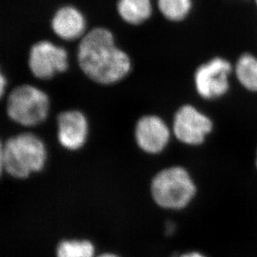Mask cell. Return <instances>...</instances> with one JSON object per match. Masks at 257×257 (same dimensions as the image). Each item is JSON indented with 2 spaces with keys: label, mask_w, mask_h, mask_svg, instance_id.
<instances>
[{
  "label": "cell",
  "mask_w": 257,
  "mask_h": 257,
  "mask_svg": "<svg viewBox=\"0 0 257 257\" xmlns=\"http://www.w3.org/2000/svg\"><path fill=\"white\" fill-rule=\"evenodd\" d=\"M56 257H95V246L87 240H64L57 246Z\"/></svg>",
  "instance_id": "5bb4252c"
},
{
  "label": "cell",
  "mask_w": 257,
  "mask_h": 257,
  "mask_svg": "<svg viewBox=\"0 0 257 257\" xmlns=\"http://www.w3.org/2000/svg\"><path fill=\"white\" fill-rule=\"evenodd\" d=\"M234 71L240 85L250 92H257V57L249 53L240 55Z\"/></svg>",
  "instance_id": "7c38bea8"
},
{
  "label": "cell",
  "mask_w": 257,
  "mask_h": 257,
  "mask_svg": "<svg viewBox=\"0 0 257 257\" xmlns=\"http://www.w3.org/2000/svg\"><path fill=\"white\" fill-rule=\"evenodd\" d=\"M134 137L137 145L143 152L155 155L162 153L168 147L171 131L160 116L145 115L137 121Z\"/></svg>",
  "instance_id": "ba28073f"
},
{
  "label": "cell",
  "mask_w": 257,
  "mask_h": 257,
  "mask_svg": "<svg viewBox=\"0 0 257 257\" xmlns=\"http://www.w3.org/2000/svg\"><path fill=\"white\" fill-rule=\"evenodd\" d=\"M212 128L211 118L192 105H183L175 113L172 131L175 138L183 144L201 145Z\"/></svg>",
  "instance_id": "8992f818"
},
{
  "label": "cell",
  "mask_w": 257,
  "mask_h": 257,
  "mask_svg": "<svg viewBox=\"0 0 257 257\" xmlns=\"http://www.w3.org/2000/svg\"><path fill=\"white\" fill-rule=\"evenodd\" d=\"M97 257H121L118 255H116L114 253L106 252L102 253L101 255H97Z\"/></svg>",
  "instance_id": "2e32d148"
},
{
  "label": "cell",
  "mask_w": 257,
  "mask_h": 257,
  "mask_svg": "<svg viewBox=\"0 0 257 257\" xmlns=\"http://www.w3.org/2000/svg\"><path fill=\"white\" fill-rule=\"evenodd\" d=\"M158 7L166 20L181 22L191 12L192 0H158Z\"/></svg>",
  "instance_id": "4fadbf2b"
},
{
  "label": "cell",
  "mask_w": 257,
  "mask_h": 257,
  "mask_svg": "<svg viewBox=\"0 0 257 257\" xmlns=\"http://www.w3.org/2000/svg\"><path fill=\"white\" fill-rule=\"evenodd\" d=\"M58 143L68 151H78L85 145L88 135V122L85 115L78 110H67L58 114Z\"/></svg>",
  "instance_id": "9c48e42d"
},
{
  "label": "cell",
  "mask_w": 257,
  "mask_h": 257,
  "mask_svg": "<svg viewBox=\"0 0 257 257\" xmlns=\"http://www.w3.org/2000/svg\"><path fill=\"white\" fill-rule=\"evenodd\" d=\"M7 84V80L5 78V75L1 73V77H0V92H1V97L5 94V86Z\"/></svg>",
  "instance_id": "9a60e30c"
},
{
  "label": "cell",
  "mask_w": 257,
  "mask_h": 257,
  "mask_svg": "<svg viewBox=\"0 0 257 257\" xmlns=\"http://www.w3.org/2000/svg\"><path fill=\"white\" fill-rule=\"evenodd\" d=\"M116 10L124 22L139 25L149 20L153 13V5L151 0H118Z\"/></svg>",
  "instance_id": "8fae6325"
},
{
  "label": "cell",
  "mask_w": 257,
  "mask_h": 257,
  "mask_svg": "<svg viewBox=\"0 0 257 257\" xmlns=\"http://www.w3.org/2000/svg\"><path fill=\"white\" fill-rule=\"evenodd\" d=\"M28 63L34 77L48 80L68 69V53L52 42L41 40L31 47Z\"/></svg>",
  "instance_id": "52a82bcc"
},
{
  "label": "cell",
  "mask_w": 257,
  "mask_h": 257,
  "mask_svg": "<svg viewBox=\"0 0 257 257\" xmlns=\"http://www.w3.org/2000/svg\"><path fill=\"white\" fill-rule=\"evenodd\" d=\"M255 5H256V6H257V0H255Z\"/></svg>",
  "instance_id": "ac0fdd59"
},
{
  "label": "cell",
  "mask_w": 257,
  "mask_h": 257,
  "mask_svg": "<svg viewBox=\"0 0 257 257\" xmlns=\"http://www.w3.org/2000/svg\"><path fill=\"white\" fill-rule=\"evenodd\" d=\"M49 96L35 86H18L8 96V116L22 126H35L43 123L49 115Z\"/></svg>",
  "instance_id": "277c9868"
},
{
  "label": "cell",
  "mask_w": 257,
  "mask_h": 257,
  "mask_svg": "<svg viewBox=\"0 0 257 257\" xmlns=\"http://www.w3.org/2000/svg\"><path fill=\"white\" fill-rule=\"evenodd\" d=\"M47 155L40 138L31 133L18 134L1 144V170L16 179H25L44 169Z\"/></svg>",
  "instance_id": "7a4b0ae2"
},
{
  "label": "cell",
  "mask_w": 257,
  "mask_h": 257,
  "mask_svg": "<svg viewBox=\"0 0 257 257\" xmlns=\"http://www.w3.org/2000/svg\"><path fill=\"white\" fill-rule=\"evenodd\" d=\"M51 27L58 38L67 41L75 40L83 36L85 32V17L77 8L65 5L54 14Z\"/></svg>",
  "instance_id": "30bf717a"
},
{
  "label": "cell",
  "mask_w": 257,
  "mask_h": 257,
  "mask_svg": "<svg viewBox=\"0 0 257 257\" xmlns=\"http://www.w3.org/2000/svg\"><path fill=\"white\" fill-rule=\"evenodd\" d=\"M231 72L232 66L230 62L221 57H215L202 63L194 73L197 93L206 100L222 97L230 88L229 77Z\"/></svg>",
  "instance_id": "5b68a950"
},
{
  "label": "cell",
  "mask_w": 257,
  "mask_h": 257,
  "mask_svg": "<svg viewBox=\"0 0 257 257\" xmlns=\"http://www.w3.org/2000/svg\"><path fill=\"white\" fill-rule=\"evenodd\" d=\"M255 165H256V168H257V152H256V160H255Z\"/></svg>",
  "instance_id": "e0dca14e"
},
{
  "label": "cell",
  "mask_w": 257,
  "mask_h": 257,
  "mask_svg": "<svg viewBox=\"0 0 257 257\" xmlns=\"http://www.w3.org/2000/svg\"><path fill=\"white\" fill-rule=\"evenodd\" d=\"M77 57L81 70L99 84L117 83L131 71V58L116 46L113 34L106 28H95L83 35Z\"/></svg>",
  "instance_id": "6da1fadb"
},
{
  "label": "cell",
  "mask_w": 257,
  "mask_h": 257,
  "mask_svg": "<svg viewBox=\"0 0 257 257\" xmlns=\"http://www.w3.org/2000/svg\"><path fill=\"white\" fill-rule=\"evenodd\" d=\"M151 195L158 206L166 210L187 207L197 193L189 172L182 167H170L160 171L151 182Z\"/></svg>",
  "instance_id": "3957f363"
}]
</instances>
